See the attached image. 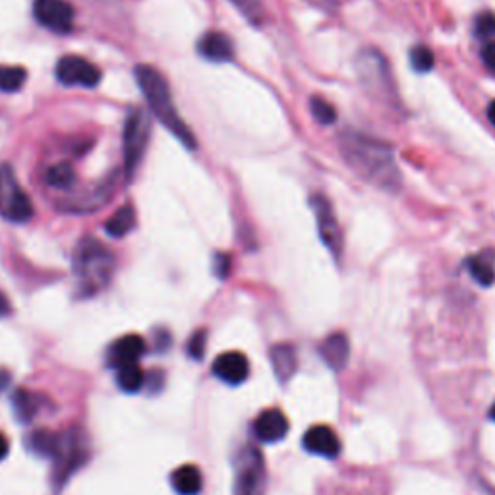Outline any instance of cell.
Wrapping results in <instances>:
<instances>
[{
	"instance_id": "cell-23",
	"label": "cell",
	"mask_w": 495,
	"mask_h": 495,
	"mask_svg": "<svg viewBox=\"0 0 495 495\" xmlns=\"http://www.w3.org/2000/svg\"><path fill=\"white\" fill-rule=\"evenodd\" d=\"M466 268H468V273L473 275L474 281L482 287H491L493 281H495V270H493V263L488 256H484V253H478V256H473L471 260L466 261Z\"/></svg>"
},
{
	"instance_id": "cell-26",
	"label": "cell",
	"mask_w": 495,
	"mask_h": 495,
	"mask_svg": "<svg viewBox=\"0 0 495 495\" xmlns=\"http://www.w3.org/2000/svg\"><path fill=\"white\" fill-rule=\"evenodd\" d=\"M45 181L53 190H68L74 182V171L68 163H57L47 171Z\"/></svg>"
},
{
	"instance_id": "cell-38",
	"label": "cell",
	"mask_w": 495,
	"mask_h": 495,
	"mask_svg": "<svg viewBox=\"0 0 495 495\" xmlns=\"http://www.w3.org/2000/svg\"><path fill=\"white\" fill-rule=\"evenodd\" d=\"M488 119L495 126V101H491V105L488 107Z\"/></svg>"
},
{
	"instance_id": "cell-25",
	"label": "cell",
	"mask_w": 495,
	"mask_h": 495,
	"mask_svg": "<svg viewBox=\"0 0 495 495\" xmlns=\"http://www.w3.org/2000/svg\"><path fill=\"white\" fill-rule=\"evenodd\" d=\"M25 80H28V72L22 66H0V92L14 93L20 92Z\"/></svg>"
},
{
	"instance_id": "cell-11",
	"label": "cell",
	"mask_w": 495,
	"mask_h": 495,
	"mask_svg": "<svg viewBox=\"0 0 495 495\" xmlns=\"http://www.w3.org/2000/svg\"><path fill=\"white\" fill-rule=\"evenodd\" d=\"M57 80L65 85L95 87L101 82V70L82 57H62L57 62Z\"/></svg>"
},
{
	"instance_id": "cell-20",
	"label": "cell",
	"mask_w": 495,
	"mask_h": 495,
	"mask_svg": "<svg viewBox=\"0 0 495 495\" xmlns=\"http://www.w3.org/2000/svg\"><path fill=\"white\" fill-rule=\"evenodd\" d=\"M271 364L278 382H288L296 372V352L290 345H277L271 349Z\"/></svg>"
},
{
	"instance_id": "cell-7",
	"label": "cell",
	"mask_w": 495,
	"mask_h": 495,
	"mask_svg": "<svg viewBox=\"0 0 495 495\" xmlns=\"http://www.w3.org/2000/svg\"><path fill=\"white\" fill-rule=\"evenodd\" d=\"M87 461V443L84 431L72 429L62 436V443L58 455L55 456V473H53V486L60 490L66 484L68 478L82 468Z\"/></svg>"
},
{
	"instance_id": "cell-14",
	"label": "cell",
	"mask_w": 495,
	"mask_h": 495,
	"mask_svg": "<svg viewBox=\"0 0 495 495\" xmlns=\"http://www.w3.org/2000/svg\"><path fill=\"white\" fill-rule=\"evenodd\" d=\"M144 352H146V340L142 337L124 335L119 340L112 342L107 352V358L114 370H119L122 366L137 364V360L144 357Z\"/></svg>"
},
{
	"instance_id": "cell-30",
	"label": "cell",
	"mask_w": 495,
	"mask_h": 495,
	"mask_svg": "<svg viewBox=\"0 0 495 495\" xmlns=\"http://www.w3.org/2000/svg\"><path fill=\"white\" fill-rule=\"evenodd\" d=\"M474 33L476 37H480V40H490V37H495V14H491V12H482V14L476 18Z\"/></svg>"
},
{
	"instance_id": "cell-19",
	"label": "cell",
	"mask_w": 495,
	"mask_h": 495,
	"mask_svg": "<svg viewBox=\"0 0 495 495\" xmlns=\"http://www.w3.org/2000/svg\"><path fill=\"white\" fill-rule=\"evenodd\" d=\"M60 443H62V436L53 434L50 429H37L30 436L28 447L37 456L55 461V456L58 455V449H60Z\"/></svg>"
},
{
	"instance_id": "cell-24",
	"label": "cell",
	"mask_w": 495,
	"mask_h": 495,
	"mask_svg": "<svg viewBox=\"0 0 495 495\" xmlns=\"http://www.w3.org/2000/svg\"><path fill=\"white\" fill-rule=\"evenodd\" d=\"M117 384L124 393H137L146 385V376L137 364L122 366L117 370Z\"/></svg>"
},
{
	"instance_id": "cell-32",
	"label": "cell",
	"mask_w": 495,
	"mask_h": 495,
	"mask_svg": "<svg viewBox=\"0 0 495 495\" xmlns=\"http://www.w3.org/2000/svg\"><path fill=\"white\" fill-rule=\"evenodd\" d=\"M213 270L219 278L228 277V271H231V258H228V253H217V256H215Z\"/></svg>"
},
{
	"instance_id": "cell-17",
	"label": "cell",
	"mask_w": 495,
	"mask_h": 495,
	"mask_svg": "<svg viewBox=\"0 0 495 495\" xmlns=\"http://www.w3.org/2000/svg\"><path fill=\"white\" fill-rule=\"evenodd\" d=\"M320 354L322 358L325 360V364L331 367L335 372H340L342 367L347 366L349 362V354H350V345L347 335L342 333H333L329 335L320 347Z\"/></svg>"
},
{
	"instance_id": "cell-27",
	"label": "cell",
	"mask_w": 495,
	"mask_h": 495,
	"mask_svg": "<svg viewBox=\"0 0 495 495\" xmlns=\"http://www.w3.org/2000/svg\"><path fill=\"white\" fill-rule=\"evenodd\" d=\"M310 110H312V117L323 124V126H329L333 124L337 120V110L335 107L329 103V101L322 99V97H312L310 101Z\"/></svg>"
},
{
	"instance_id": "cell-10",
	"label": "cell",
	"mask_w": 495,
	"mask_h": 495,
	"mask_svg": "<svg viewBox=\"0 0 495 495\" xmlns=\"http://www.w3.org/2000/svg\"><path fill=\"white\" fill-rule=\"evenodd\" d=\"M310 206L315 215L317 233H320V236H322V243L329 248V252H331L333 256L339 258L342 252V233H340V226H339V221L333 213L331 203H329L327 198L317 194L310 199Z\"/></svg>"
},
{
	"instance_id": "cell-18",
	"label": "cell",
	"mask_w": 495,
	"mask_h": 495,
	"mask_svg": "<svg viewBox=\"0 0 495 495\" xmlns=\"http://www.w3.org/2000/svg\"><path fill=\"white\" fill-rule=\"evenodd\" d=\"M171 484L179 495H198L203 488V476L198 466L184 464L172 473Z\"/></svg>"
},
{
	"instance_id": "cell-9",
	"label": "cell",
	"mask_w": 495,
	"mask_h": 495,
	"mask_svg": "<svg viewBox=\"0 0 495 495\" xmlns=\"http://www.w3.org/2000/svg\"><path fill=\"white\" fill-rule=\"evenodd\" d=\"M33 16L53 33H70L74 28V8L68 0H35Z\"/></svg>"
},
{
	"instance_id": "cell-33",
	"label": "cell",
	"mask_w": 495,
	"mask_h": 495,
	"mask_svg": "<svg viewBox=\"0 0 495 495\" xmlns=\"http://www.w3.org/2000/svg\"><path fill=\"white\" fill-rule=\"evenodd\" d=\"M482 60L490 72L495 74V41H490L484 49H482Z\"/></svg>"
},
{
	"instance_id": "cell-35",
	"label": "cell",
	"mask_w": 495,
	"mask_h": 495,
	"mask_svg": "<svg viewBox=\"0 0 495 495\" xmlns=\"http://www.w3.org/2000/svg\"><path fill=\"white\" fill-rule=\"evenodd\" d=\"M10 312H12L10 300L6 298V295H4V293H0V317H6Z\"/></svg>"
},
{
	"instance_id": "cell-28",
	"label": "cell",
	"mask_w": 495,
	"mask_h": 495,
	"mask_svg": "<svg viewBox=\"0 0 495 495\" xmlns=\"http://www.w3.org/2000/svg\"><path fill=\"white\" fill-rule=\"evenodd\" d=\"M231 3L253 25H260L265 20V8L261 0H231Z\"/></svg>"
},
{
	"instance_id": "cell-1",
	"label": "cell",
	"mask_w": 495,
	"mask_h": 495,
	"mask_svg": "<svg viewBox=\"0 0 495 495\" xmlns=\"http://www.w3.org/2000/svg\"><path fill=\"white\" fill-rule=\"evenodd\" d=\"M340 155L362 181L389 192L401 188V172L393 149L376 137L360 132H345L339 139Z\"/></svg>"
},
{
	"instance_id": "cell-15",
	"label": "cell",
	"mask_w": 495,
	"mask_h": 495,
	"mask_svg": "<svg viewBox=\"0 0 495 495\" xmlns=\"http://www.w3.org/2000/svg\"><path fill=\"white\" fill-rule=\"evenodd\" d=\"M253 434L263 443H277L288 434V420L278 409L261 412L253 422Z\"/></svg>"
},
{
	"instance_id": "cell-13",
	"label": "cell",
	"mask_w": 495,
	"mask_h": 495,
	"mask_svg": "<svg viewBox=\"0 0 495 495\" xmlns=\"http://www.w3.org/2000/svg\"><path fill=\"white\" fill-rule=\"evenodd\" d=\"M304 449L323 459H335L340 453V441L329 426H314L304 434Z\"/></svg>"
},
{
	"instance_id": "cell-8",
	"label": "cell",
	"mask_w": 495,
	"mask_h": 495,
	"mask_svg": "<svg viewBox=\"0 0 495 495\" xmlns=\"http://www.w3.org/2000/svg\"><path fill=\"white\" fill-rule=\"evenodd\" d=\"M263 488V459L253 447H244L234 464V495H260Z\"/></svg>"
},
{
	"instance_id": "cell-12",
	"label": "cell",
	"mask_w": 495,
	"mask_h": 495,
	"mask_svg": "<svg viewBox=\"0 0 495 495\" xmlns=\"http://www.w3.org/2000/svg\"><path fill=\"white\" fill-rule=\"evenodd\" d=\"M213 374L228 385H240L248 379L250 362L243 352H225L215 358Z\"/></svg>"
},
{
	"instance_id": "cell-3",
	"label": "cell",
	"mask_w": 495,
	"mask_h": 495,
	"mask_svg": "<svg viewBox=\"0 0 495 495\" xmlns=\"http://www.w3.org/2000/svg\"><path fill=\"white\" fill-rule=\"evenodd\" d=\"M114 253L93 238H87L75 250L74 256V273L78 278V287L84 296L97 295L103 290L114 273Z\"/></svg>"
},
{
	"instance_id": "cell-21",
	"label": "cell",
	"mask_w": 495,
	"mask_h": 495,
	"mask_svg": "<svg viewBox=\"0 0 495 495\" xmlns=\"http://www.w3.org/2000/svg\"><path fill=\"white\" fill-rule=\"evenodd\" d=\"M40 397L31 391L20 389L12 397V409H14V414L20 422H31L35 414L40 412Z\"/></svg>"
},
{
	"instance_id": "cell-36",
	"label": "cell",
	"mask_w": 495,
	"mask_h": 495,
	"mask_svg": "<svg viewBox=\"0 0 495 495\" xmlns=\"http://www.w3.org/2000/svg\"><path fill=\"white\" fill-rule=\"evenodd\" d=\"M8 449H10L8 439H6L3 434H0V461H4V459H6V456H8Z\"/></svg>"
},
{
	"instance_id": "cell-4",
	"label": "cell",
	"mask_w": 495,
	"mask_h": 495,
	"mask_svg": "<svg viewBox=\"0 0 495 495\" xmlns=\"http://www.w3.org/2000/svg\"><path fill=\"white\" fill-rule=\"evenodd\" d=\"M151 132V119L149 114L142 109H134L128 119H126L124 126V137H122V154H124V172L126 176H134L139 163L144 159L146 147L149 142Z\"/></svg>"
},
{
	"instance_id": "cell-29",
	"label": "cell",
	"mask_w": 495,
	"mask_h": 495,
	"mask_svg": "<svg viewBox=\"0 0 495 495\" xmlns=\"http://www.w3.org/2000/svg\"><path fill=\"white\" fill-rule=\"evenodd\" d=\"M411 65L416 72L420 74H428L431 68H434L436 65V58H434V53L426 47V45H418L411 50Z\"/></svg>"
},
{
	"instance_id": "cell-37",
	"label": "cell",
	"mask_w": 495,
	"mask_h": 495,
	"mask_svg": "<svg viewBox=\"0 0 495 495\" xmlns=\"http://www.w3.org/2000/svg\"><path fill=\"white\" fill-rule=\"evenodd\" d=\"M8 384H10V376L4 370H0V391H3Z\"/></svg>"
},
{
	"instance_id": "cell-31",
	"label": "cell",
	"mask_w": 495,
	"mask_h": 495,
	"mask_svg": "<svg viewBox=\"0 0 495 495\" xmlns=\"http://www.w3.org/2000/svg\"><path fill=\"white\" fill-rule=\"evenodd\" d=\"M206 339H208L206 329H199V331H196L192 337H190V342H188L190 358H196V360L203 358V352H206Z\"/></svg>"
},
{
	"instance_id": "cell-34",
	"label": "cell",
	"mask_w": 495,
	"mask_h": 495,
	"mask_svg": "<svg viewBox=\"0 0 495 495\" xmlns=\"http://www.w3.org/2000/svg\"><path fill=\"white\" fill-rule=\"evenodd\" d=\"M312 6L320 8V10H333L337 6L339 0H306Z\"/></svg>"
},
{
	"instance_id": "cell-39",
	"label": "cell",
	"mask_w": 495,
	"mask_h": 495,
	"mask_svg": "<svg viewBox=\"0 0 495 495\" xmlns=\"http://www.w3.org/2000/svg\"><path fill=\"white\" fill-rule=\"evenodd\" d=\"M490 416H491V420H495V404H493V409H491V412H490Z\"/></svg>"
},
{
	"instance_id": "cell-16",
	"label": "cell",
	"mask_w": 495,
	"mask_h": 495,
	"mask_svg": "<svg viewBox=\"0 0 495 495\" xmlns=\"http://www.w3.org/2000/svg\"><path fill=\"white\" fill-rule=\"evenodd\" d=\"M199 55L211 62H228L234 57V45L221 31H209L198 43Z\"/></svg>"
},
{
	"instance_id": "cell-5",
	"label": "cell",
	"mask_w": 495,
	"mask_h": 495,
	"mask_svg": "<svg viewBox=\"0 0 495 495\" xmlns=\"http://www.w3.org/2000/svg\"><path fill=\"white\" fill-rule=\"evenodd\" d=\"M0 215L12 223H25L33 217V201L18 184L10 164L0 167Z\"/></svg>"
},
{
	"instance_id": "cell-2",
	"label": "cell",
	"mask_w": 495,
	"mask_h": 495,
	"mask_svg": "<svg viewBox=\"0 0 495 495\" xmlns=\"http://www.w3.org/2000/svg\"><path fill=\"white\" fill-rule=\"evenodd\" d=\"M136 82L139 85V90H142L144 97L147 99L151 112H154L155 117L167 126L169 132L174 137H179L188 149H194L196 137L192 132H190L186 122L181 119L179 110H176L167 80H164L154 66L139 65L136 68Z\"/></svg>"
},
{
	"instance_id": "cell-6",
	"label": "cell",
	"mask_w": 495,
	"mask_h": 495,
	"mask_svg": "<svg viewBox=\"0 0 495 495\" xmlns=\"http://www.w3.org/2000/svg\"><path fill=\"white\" fill-rule=\"evenodd\" d=\"M357 68L367 95L382 101L395 99V87H393L389 68L385 65L384 57L379 55L377 50H372V49L362 50L357 62Z\"/></svg>"
},
{
	"instance_id": "cell-22",
	"label": "cell",
	"mask_w": 495,
	"mask_h": 495,
	"mask_svg": "<svg viewBox=\"0 0 495 495\" xmlns=\"http://www.w3.org/2000/svg\"><path fill=\"white\" fill-rule=\"evenodd\" d=\"M136 223V211L132 206H124L120 208L117 213L112 215V217L107 221L105 228L107 233L114 238H122L128 234Z\"/></svg>"
}]
</instances>
